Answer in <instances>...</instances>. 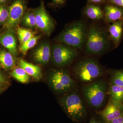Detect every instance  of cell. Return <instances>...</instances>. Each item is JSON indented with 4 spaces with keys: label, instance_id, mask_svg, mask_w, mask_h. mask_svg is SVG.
<instances>
[{
    "label": "cell",
    "instance_id": "6da1fadb",
    "mask_svg": "<svg viewBox=\"0 0 123 123\" xmlns=\"http://www.w3.org/2000/svg\"><path fill=\"white\" fill-rule=\"evenodd\" d=\"M60 99L61 105L66 114L74 122L80 123L86 118L88 110L77 89L68 92Z\"/></svg>",
    "mask_w": 123,
    "mask_h": 123
},
{
    "label": "cell",
    "instance_id": "7a4b0ae2",
    "mask_svg": "<svg viewBox=\"0 0 123 123\" xmlns=\"http://www.w3.org/2000/svg\"><path fill=\"white\" fill-rule=\"evenodd\" d=\"M88 33L85 23L77 21L65 28L58 36L57 40L73 48L81 49L86 43Z\"/></svg>",
    "mask_w": 123,
    "mask_h": 123
},
{
    "label": "cell",
    "instance_id": "3957f363",
    "mask_svg": "<svg viewBox=\"0 0 123 123\" xmlns=\"http://www.w3.org/2000/svg\"><path fill=\"white\" fill-rule=\"evenodd\" d=\"M73 72L78 80L86 84L98 79L104 74V70L98 62L90 58L78 61L74 67Z\"/></svg>",
    "mask_w": 123,
    "mask_h": 123
},
{
    "label": "cell",
    "instance_id": "277c9868",
    "mask_svg": "<svg viewBox=\"0 0 123 123\" xmlns=\"http://www.w3.org/2000/svg\"><path fill=\"white\" fill-rule=\"evenodd\" d=\"M108 85L105 81L98 79L82 86L81 92L86 101L94 109L100 108L105 102Z\"/></svg>",
    "mask_w": 123,
    "mask_h": 123
},
{
    "label": "cell",
    "instance_id": "5b68a950",
    "mask_svg": "<svg viewBox=\"0 0 123 123\" xmlns=\"http://www.w3.org/2000/svg\"><path fill=\"white\" fill-rule=\"evenodd\" d=\"M109 35L99 27L92 26L88 31L86 42V52L99 55L103 54L109 48Z\"/></svg>",
    "mask_w": 123,
    "mask_h": 123
},
{
    "label": "cell",
    "instance_id": "8992f818",
    "mask_svg": "<svg viewBox=\"0 0 123 123\" xmlns=\"http://www.w3.org/2000/svg\"><path fill=\"white\" fill-rule=\"evenodd\" d=\"M51 87L57 93H67L73 90L76 82L66 70L57 69L52 71L49 77Z\"/></svg>",
    "mask_w": 123,
    "mask_h": 123
},
{
    "label": "cell",
    "instance_id": "52a82bcc",
    "mask_svg": "<svg viewBox=\"0 0 123 123\" xmlns=\"http://www.w3.org/2000/svg\"><path fill=\"white\" fill-rule=\"evenodd\" d=\"M52 59L56 66L59 67L68 65L77 57V51L66 44H56L52 49Z\"/></svg>",
    "mask_w": 123,
    "mask_h": 123
},
{
    "label": "cell",
    "instance_id": "ba28073f",
    "mask_svg": "<svg viewBox=\"0 0 123 123\" xmlns=\"http://www.w3.org/2000/svg\"><path fill=\"white\" fill-rule=\"evenodd\" d=\"M24 0H15L9 9L8 20L5 23L8 30H13L21 22L25 9Z\"/></svg>",
    "mask_w": 123,
    "mask_h": 123
},
{
    "label": "cell",
    "instance_id": "9c48e42d",
    "mask_svg": "<svg viewBox=\"0 0 123 123\" xmlns=\"http://www.w3.org/2000/svg\"><path fill=\"white\" fill-rule=\"evenodd\" d=\"M34 13L37 27L46 35H50L55 28V23L47 12L43 4L42 3Z\"/></svg>",
    "mask_w": 123,
    "mask_h": 123
},
{
    "label": "cell",
    "instance_id": "30bf717a",
    "mask_svg": "<svg viewBox=\"0 0 123 123\" xmlns=\"http://www.w3.org/2000/svg\"><path fill=\"white\" fill-rule=\"evenodd\" d=\"M96 113L105 123H107L123 115V104L110 99L103 110Z\"/></svg>",
    "mask_w": 123,
    "mask_h": 123
},
{
    "label": "cell",
    "instance_id": "8fae6325",
    "mask_svg": "<svg viewBox=\"0 0 123 123\" xmlns=\"http://www.w3.org/2000/svg\"><path fill=\"white\" fill-rule=\"evenodd\" d=\"M0 43L14 56L17 55V40L13 30H8L0 37Z\"/></svg>",
    "mask_w": 123,
    "mask_h": 123
},
{
    "label": "cell",
    "instance_id": "7c38bea8",
    "mask_svg": "<svg viewBox=\"0 0 123 123\" xmlns=\"http://www.w3.org/2000/svg\"><path fill=\"white\" fill-rule=\"evenodd\" d=\"M109 38L115 48L120 43L123 37V20L112 23L108 27Z\"/></svg>",
    "mask_w": 123,
    "mask_h": 123
},
{
    "label": "cell",
    "instance_id": "4fadbf2b",
    "mask_svg": "<svg viewBox=\"0 0 123 123\" xmlns=\"http://www.w3.org/2000/svg\"><path fill=\"white\" fill-rule=\"evenodd\" d=\"M104 17L108 23L123 20V8L112 4L107 5L104 9Z\"/></svg>",
    "mask_w": 123,
    "mask_h": 123
},
{
    "label": "cell",
    "instance_id": "5bb4252c",
    "mask_svg": "<svg viewBox=\"0 0 123 123\" xmlns=\"http://www.w3.org/2000/svg\"><path fill=\"white\" fill-rule=\"evenodd\" d=\"M51 56V49L50 45L45 43L40 45L34 53L35 60L40 64H46L48 63Z\"/></svg>",
    "mask_w": 123,
    "mask_h": 123
},
{
    "label": "cell",
    "instance_id": "9a60e30c",
    "mask_svg": "<svg viewBox=\"0 0 123 123\" xmlns=\"http://www.w3.org/2000/svg\"><path fill=\"white\" fill-rule=\"evenodd\" d=\"M19 66L23 68L28 75L33 77L36 80H39L42 78V70L39 66L23 59H21L19 61Z\"/></svg>",
    "mask_w": 123,
    "mask_h": 123
},
{
    "label": "cell",
    "instance_id": "2e32d148",
    "mask_svg": "<svg viewBox=\"0 0 123 123\" xmlns=\"http://www.w3.org/2000/svg\"><path fill=\"white\" fill-rule=\"evenodd\" d=\"M107 94L110 99L123 104V87L109 83L108 86Z\"/></svg>",
    "mask_w": 123,
    "mask_h": 123
},
{
    "label": "cell",
    "instance_id": "e0dca14e",
    "mask_svg": "<svg viewBox=\"0 0 123 123\" xmlns=\"http://www.w3.org/2000/svg\"><path fill=\"white\" fill-rule=\"evenodd\" d=\"M84 11L86 17L92 20H99L104 17V12L99 6L95 5H88Z\"/></svg>",
    "mask_w": 123,
    "mask_h": 123
},
{
    "label": "cell",
    "instance_id": "ac0fdd59",
    "mask_svg": "<svg viewBox=\"0 0 123 123\" xmlns=\"http://www.w3.org/2000/svg\"><path fill=\"white\" fill-rule=\"evenodd\" d=\"M15 62L13 55L9 52L0 51V66L4 69L8 70L15 66Z\"/></svg>",
    "mask_w": 123,
    "mask_h": 123
},
{
    "label": "cell",
    "instance_id": "d6986e66",
    "mask_svg": "<svg viewBox=\"0 0 123 123\" xmlns=\"http://www.w3.org/2000/svg\"><path fill=\"white\" fill-rule=\"evenodd\" d=\"M110 76L109 83L123 87V68L111 70Z\"/></svg>",
    "mask_w": 123,
    "mask_h": 123
},
{
    "label": "cell",
    "instance_id": "ffe728a7",
    "mask_svg": "<svg viewBox=\"0 0 123 123\" xmlns=\"http://www.w3.org/2000/svg\"><path fill=\"white\" fill-rule=\"evenodd\" d=\"M11 74L14 78L21 83L25 84L29 81V75L21 67L14 69L11 72Z\"/></svg>",
    "mask_w": 123,
    "mask_h": 123
},
{
    "label": "cell",
    "instance_id": "44dd1931",
    "mask_svg": "<svg viewBox=\"0 0 123 123\" xmlns=\"http://www.w3.org/2000/svg\"><path fill=\"white\" fill-rule=\"evenodd\" d=\"M17 33L21 44L25 43L35 36V33L32 31L21 27L18 28Z\"/></svg>",
    "mask_w": 123,
    "mask_h": 123
},
{
    "label": "cell",
    "instance_id": "7402d4cb",
    "mask_svg": "<svg viewBox=\"0 0 123 123\" xmlns=\"http://www.w3.org/2000/svg\"><path fill=\"white\" fill-rule=\"evenodd\" d=\"M22 21L23 25L28 28L34 29L37 27L34 12H29L25 13L23 17Z\"/></svg>",
    "mask_w": 123,
    "mask_h": 123
},
{
    "label": "cell",
    "instance_id": "603a6c76",
    "mask_svg": "<svg viewBox=\"0 0 123 123\" xmlns=\"http://www.w3.org/2000/svg\"><path fill=\"white\" fill-rule=\"evenodd\" d=\"M40 38V35L35 36L23 44H21L20 47V52L25 55L29 50L34 47Z\"/></svg>",
    "mask_w": 123,
    "mask_h": 123
},
{
    "label": "cell",
    "instance_id": "cb8c5ba5",
    "mask_svg": "<svg viewBox=\"0 0 123 123\" xmlns=\"http://www.w3.org/2000/svg\"><path fill=\"white\" fill-rule=\"evenodd\" d=\"M9 9L3 5H0V24H5L8 20Z\"/></svg>",
    "mask_w": 123,
    "mask_h": 123
},
{
    "label": "cell",
    "instance_id": "d4e9b609",
    "mask_svg": "<svg viewBox=\"0 0 123 123\" xmlns=\"http://www.w3.org/2000/svg\"><path fill=\"white\" fill-rule=\"evenodd\" d=\"M88 123H105L99 115L96 113L91 117Z\"/></svg>",
    "mask_w": 123,
    "mask_h": 123
},
{
    "label": "cell",
    "instance_id": "484cf974",
    "mask_svg": "<svg viewBox=\"0 0 123 123\" xmlns=\"http://www.w3.org/2000/svg\"><path fill=\"white\" fill-rule=\"evenodd\" d=\"M108 1L110 4L123 8V0H108Z\"/></svg>",
    "mask_w": 123,
    "mask_h": 123
},
{
    "label": "cell",
    "instance_id": "4316f807",
    "mask_svg": "<svg viewBox=\"0 0 123 123\" xmlns=\"http://www.w3.org/2000/svg\"><path fill=\"white\" fill-rule=\"evenodd\" d=\"M107 123H123V115Z\"/></svg>",
    "mask_w": 123,
    "mask_h": 123
},
{
    "label": "cell",
    "instance_id": "83f0119b",
    "mask_svg": "<svg viewBox=\"0 0 123 123\" xmlns=\"http://www.w3.org/2000/svg\"><path fill=\"white\" fill-rule=\"evenodd\" d=\"M54 4L56 5H60L63 4L67 0H51Z\"/></svg>",
    "mask_w": 123,
    "mask_h": 123
},
{
    "label": "cell",
    "instance_id": "f1b7e54d",
    "mask_svg": "<svg viewBox=\"0 0 123 123\" xmlns=\"http://www.w3.org/2000/svg\"><path fill=\"white\" fill-rule=\"evenodd\" d=\"M88 3L94 4H101L106 1V0H87Z\"/></svg>",
    "mask_w": 123,
    "mask_h": 123
},
{
    "label": "cell",
    "instance_id": "f546056e",
    "mask_svg": "<svg viewBox=\"0 0 123 123\" xmlns=\"http://www.w3.org/2000/svg\"><path fill=\"white\" fill-rule=\"evenodd\" d=\"M5 82V77L0 72V85L4 84Z\"/></svg>",
    "mask_w": 123,
    "mask_h": 123
},
{
    "label": "cell",
    "instance_id": "4dcf8cb0",
    "mask_svg": "<svg viewBox=\"0 0 123 123\" xmlns=\"http://www.w3.org/2000/svg\"><path fill=\"white\" fill-rule=\"evenodd\" d=\"M7 0H0V5H2Z\"/></svg>",
    "mask_w": 123,
    "mask_h": 123
},
{
    "label": "cell",
    "instance_id": "1f68e13d",
    "mask_svg": "<svg viewBox=\"0 0 123 123\" xmlns=\"http://www.w3.org/2000/svg\"><path fill=\"white\" fill-rule=\"evenodd\" d=\"M1 91V89L0 87V92Z\"/></svg>",
    "mask_w": 123,
    "mask_h": 123
}]
</instances>
